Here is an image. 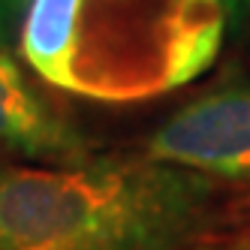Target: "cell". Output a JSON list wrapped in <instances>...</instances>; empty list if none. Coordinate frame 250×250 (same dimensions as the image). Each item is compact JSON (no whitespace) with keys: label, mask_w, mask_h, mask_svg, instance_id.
<instances>
[{"label":"cell","mask_w":250,"mask_h":250,"mask_svg":"<svg viewBox=\"0 0 250 250\" xmlns=\"http://www.w3.org/2000/svg\"><path fill=\"white\" fill-rule=\"evenodd\" d=\"M223 214L217 178L154 157L0 169V250H190Z\"/></svg>","instance_id":"1"},{"label":"cell","mask_w":250,"mask_h":250,"mask_svg":"<svg viewBox=\"0 0 250 250\" xmlns=\"http://www.w3.org/2000/svg\"><path fill=\"white\" fill-rule=\"evenodd\" d=\"M223 0H27L19 48L42 82L94 103H142L214 63Z\"/></svg>","instance_id":"2"},{"label":"cell","mask_w":250,"mask_h":250,"mask_svg":"<svg viewBox=\"0 0 250 250\" xmlns=\"http://www.w3.org/2000/svg\"><path fill=\"white\" fill-rule=\"evenodd\" d=\"M148 157L217 181H250V84L178 109L151 136Z\"/></svg>","instance_id":"3"},{"label":"cell","mask_w":250,"mask_h":250,"mask_svg":"<svg viewBox=\"0 0 250 250\" xmlns=\"http://www.w3.org/2000/svg\"><path fill=\"white\" fill-rule=\"evenodd\" d=\"M0 154L51 163H82L87 157L84 139L33 94L6 51H0Z\"/></svg>","instance_id":"4"},{"label":"cell","mask_w":250,"mask_h":250,"mask_svg":"<svg viewBox=\"0 0 250 250\" xmlns=\"http://www.w3.org/2000/svg\"><path fill=\"white\" fill-rule=\"evenodd\" d=\"M223 6H226V19L235 27L250 21V0H223Z\"/></svg>","instance_id":"5"},{"label":"cell","mask_w":250,"mask_h":250,"mask_svg":"<svg viewBox=\"0 0 250 250\" xmlns=\"http://www.w3.org/2000/svg\"><path fill=\"white\" fill-rule=\"evenodd\" d=\"M190 250H247V244H244V238H238V241H229V244L214 241V244H199V247H190Z\"/></svg>","instance_id":"6"},{"label":"cell","mask_w":250,"mask_h":250,"mask_svg":"<svg viewBox=\"0 0 250 250\" xmlns=\"http://www.w3.org/2000/svg\"><path fill=\"white\" fill-rule=\"evenodd\" d=\"M244 244L250 250V214H247V220H244Z\"/></svg>","instance_id":"7"}]
</instances>
